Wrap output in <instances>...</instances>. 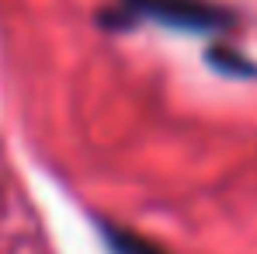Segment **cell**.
<instances>
[{"label":"cell","instance_id":"6da1fadb","mask_svg":"<svg viewBox=\"0 0 257 254\" xmlns=\"http://www.w3.org/2000/svg\"><path fill=\"white\" fill-rule=\"evenodd\" d=\"M136 7L157 14L160 21H171V25H188V28H205V25H215L222 21L219 14H205L195 0H139Z\"/></svg>","mask_w":257,"mask_h":254}]
</instances>
